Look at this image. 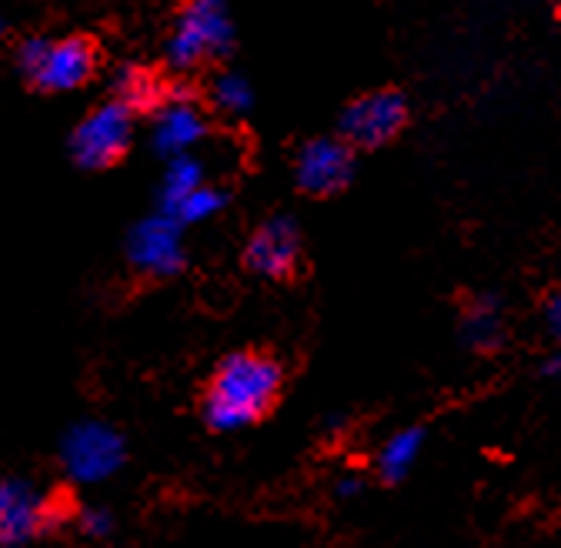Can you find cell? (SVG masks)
<instances>
[{
    "instance_id": "obj_6",
    "label": "cell",
    "mask_w": 561,
    "mask_h": 548,
    "mask_svg": "<svg viewBox=\"0 0 561 548\" xmlns=\"http://www.w3.org/2000/svg\"><path fill=\"white\" fill-rule=\"evenodd\" d=\"M134 137V107L124 101L98 104L70 134V155L81 168H107L114 164Z\"/></svg>"
},
{
    "instance_id": "obj_10",
    "label": "cell",
    "mask_w": 561,
    "mask_h": 548,
    "mask_svg": "<svg viewBox=\"0 0 561 548\" xmlns=\"http://www.w3.org/2000/svg\"><path fill=\"white\" fill-rule=\"evenodd\" d=\"M244 264L261 278L285 282L301 264V231L291 218H267L244 248Z\"/></svg>"
},
{
    "instance_id": "obj_1",
    "label": "cell",
    "mask_w": 561,
    "mask_h": 548,
    "mask_svg": "<svg viewBox=\"0 0 561 548\" xmlns=\"http://www.w3.org/2000/svg\"><path fill=\"white\" fill-rule=\"evenodd\" d=\"M285 385L288 372L271 352H234L207 378L201 395V415L207 429L221 435L251 429L277 408Z\"/></svg>"
},
{
    "instance_id": "obj_16",
    "label": "cell",
    "mask_w": 561,
    "mask_h": 548,
    "mask_svg": "<svg viewBox=\"0 0 561 548\" xmlns=\"http://www.w3.org/2000/svg\"><path fill=\"white\" fill-rule=\"evenodd\" d=\"M78 525L88 538H107L114 532V512L107 505H88L78 512Z\"/></svg>"
},
{
    "instance_id": "obj_5",
    "label": "cell",
    "mask_w": 561,
    "mask_h": 548,
    "mask_svg": "<svg viewBox=\"0 0 561 548\" xmlns=\"http://www.w3.org/2000/svg\"><path fill=\"white\" fill-rule=\"evenodd\" d=\"M57 522L54 499L31 478H0V548H27Z\"/></svg>"
},
{
    "instance_id": "obj_3",
    "label": "cell",
    "mask_w": 561,
    "mask_h": 548,
    "mask_svg": "<svg viewBox=\"0 0 561 548\" xmlns=\"http://www.w3.org/2000/svg\"><path fill=\"white\" fill-rule=\"evenodd\" d=\"M57 458H60V468L75 478V482L101 486L124 468L127 442L114 425L101 419H84L64 432Z\"/></svg>"
},
{
    "instance_id": "obj_12",
    "label": "cell",
    "mask_w": 561,
    "mask_h": 548,
    "mask_svg": "<svg viewBox=\"0 0 561 548\" xmlns=\"http://www.w3.org/2000/svg\"><path fill=\"white\" fill-rule=\"evenodd\" d=\"M225 204H228V197H225V191L221 187H215V184H197L187 197H181L171 212H164V215H171L181 228L184 225H201V221H210L215 215H221L225 212Z\"/></svg>"
},
{
    "instance_id": "obj_2",
    "label": "cell",
    "mask_w": 561,
    "mask_h": 548,
    "mask_svg": "<svg viewBox=\"0 0 561 548\" xmlns=\"http://www.w3.org/2000/svg\"><path fill=\"white\" fill-rule=\"evenodd\" d=\"M234 44V24L225 0H187L168 37V64L191 71L207 57H221Z\"/></svg>"
},
{
    "instance_id": "obj_17",
    "label": "cell",
    "mask_w": 561,
    "mask_h": 548,
    "mask_svg": "<svg viewBox=\"0 0 561 548\" xmlns=\"http://www.w3.org/2000/svg\"><path fill=\"white\" fill-rule=\"evenodd\" d=\"M414 438H417V435H401V438H394V442L385 448V455H381V471H385V478H398V475L404 471V465H408V458H411V452H414Z\"/></svg>"
},
{
    "instance_id": "obj_13",
    "label": "cell",
    "mask_w": 561,
    "mask_h": 548,
    "mask_svg": "<svg viewBox=\"0 0 561 548\" xmlns=\"http://www.w3.org/2000/svg\"><path fill=\"white\" fill-rule=\"evenodd\" d=\"M197 184H204V171L201 164L184 155V158H171L168 171H164V181H161V212H171L181 197H187Z\"/></svg>"
},
{
    "instance_id": "obj_8",
    "label": "cell",
    "mask_w": 561,
    "mask_h": 548,
    "mask_svg": "<svg viewBox=\"0 0 561 548\" xmlns=\"http://www.w3.org/2000/svg\"><path fill=\"white\" fill-rule=\"evenodd\" d=\"M127 261L134 271L148 274V278H171L184 267V238L181 225L171 215H151L137 221L127 238Z\"/></svg>"
},
{
    "instance_id": "obj_9",
    "label": "cell",
    "mask_w": 561,
    "mask_h": 548,
    "mask_svg": "<svg viewBox=\"0 0 561 548\" xmlns=\"http://www.w3.org/2000/svg\"><path fill=\"white\" fill-rule=\"evenodd\" d=\"M204 130H207L204 111H201V104L191 94L174 91V94H161L154 101L151 145H154L158 155H164V158L191 155L204 141Z\"/></svg>"
},
{
    "instance_id": "obj_11",
    "label": "cell",
    "mask_w": 561,
    "mask_h": 548,
    "mask_svg": "<svg viewBox=\"0 0 561 548\" xmlns=\"http://www.w3.org/2000/svg\"><path fill=\"white\" fill-rule=\"evenodd\" d=\"M295 178L301 191L318 194V197L347 187L351 178H355V155H351V145L337 141V137L308 141L295 158Z\"/></svg>"
},
{
    "instance_id": "obj_19",
    "label": "cell",
    "mask_w": 561,
    "mask_h": 548,
    "mask_svg": "<svg viewBox=\"0 0 561 548\" xmlns=\"http://www.w3.org/2000/svg\"><path fill=\"white\" fill-rule=\"evenodd\" d=\"M8 34V18H4V11H0V37Z\"/></svg>"
},
{
    "instance_id": "obj_18",
    "label": "cell",
    "mask_w": 561,
    "mask_h": 548,
    "mask_svg": "<svg viewBox=\"0 0 561 548\" xmlns=\"http://www.w3.org/2000/svg\"><path fill=\"white\" fill-rule=\"evenodd\" d=\"M548 315H551V324H554V328L561 331V298H554V301H551Z\"/></svg>"
},
{
    "instance_id": "obj_14",
    "label": "cell",
    "mask_w": 561,
    "mask_h": 548,
    "mask_svg": "<svg viewBox=\"0 0 561 548\" xmlns=\"http://www.w3.org/2000/svg\"><path fill=\"white\" fill-rule=\"evenodd\" d=\"M210 104H215V107H218L221 114H228V117H241V114L251 111L254 91H251L248 78L228 71V75H221V78L215 81V88H210Z\"/></svg>"
},
{
    "instance_id": "obj_7",
    "label": "cell",
    "mask_w": 561,
    "mask_h": 548,
    "mask_svg": "<svg viewBox=\"0 0 561 548\" xmlns=\"http://www.w3.org/2000/svg\"><path fill=\"white\" fill-rule=\"evenodd\" d=\"M408 124V101L398 91H371L341 114V134L351 148H381Z\"/></svg>"
},
{
    "instance_id": "obj_15",
    "label": "cell",
    "mask_w": 561,
    "mask_h": 548,
    "mask_svg": "<svg viewBox=\"0 0 561 548\" xmlns=\"http://www.w3.org/2000/svg\"><path fill=\"white\" fill-rule=\"evenodd\" d=\"M114 88H117V101H124L134 111L145 107V104L154 107V101L161 98V91L154 88V81L145 71H121V78L114 81Z\"/></svg>"
},
{
    "instance_id": "obj_4",
    "label": "cell",
    "mask_w": 561,
    "mask_h": 548,
    "mask_svg": "<svg viewBox=\"0 0 561 548\" xmlns=\"http://www.w3.org/2000/svg\"><path fill=\"white\" fill-rule=\"evenodd\" d=\"M18 64L37 88L64 94V91H78L81 84L91 81L94 47L81 37H60V41L31 37L21 44Z\"/></svg>"
}]
</instances>
